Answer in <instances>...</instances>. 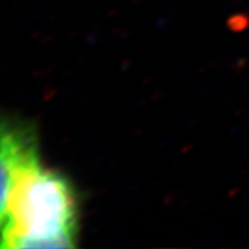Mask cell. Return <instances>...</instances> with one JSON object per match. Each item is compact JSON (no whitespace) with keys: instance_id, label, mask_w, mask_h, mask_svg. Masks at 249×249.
Masks as SVG:
<instances>
[{"instance_id":"obj_1","label":"cell","mask_w":249,"mask_h":249,"mask_svg":"<svg viewBox=\"0 0 249 249\" xmlns=\"http://www.w3.org/2000/svg\"><path fill=\"white\" fill-rule=\"evenodd\" d=\"M75 238L76 201L71 184L35 160L13 188L0 248H71Z\"/></svg>"},{"instance_id":"obj_2","label":"cell","mask_w":249,"mask_h":249,"mask_svg":"<svg viewBox=\"0 0 249 249\" xmlns=\"http://www.w3.org/2000/svg\"><path fill=\"white\" fill-rule=\"evenodd\" d=\"M35 160V140L27 129L0 119V232L6 223L13 188L21 172Z\"/></svg>"}]
</instances>
